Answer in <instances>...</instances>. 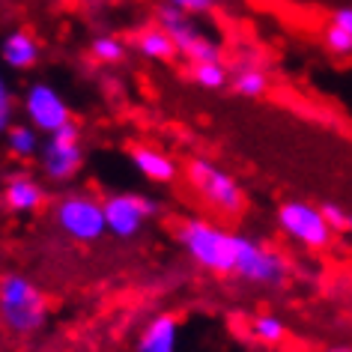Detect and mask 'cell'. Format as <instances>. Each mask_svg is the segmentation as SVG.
Segmentation results:
<instances>
[{
  "instance_id": "27",
  "label": "cell",
  "mask_w": 352,
  "mask_h": 352,
  "mask_svg": "<svg viewBox=\"0 0 352 352\" xmlns=\"http://www.w3.org/2000/svg\"><path fill=\"white\" fill-rule=\"evenodd\" d=\"M349 233H352V227H349Z\"/></svg>"
},
{
  "instance_id": "7",
  "label": "cell",
  "mask_w": 352,
  "mask_h": 352,
  "mask_svg": "<svg viewBox=\"0 0 352 352\" xmlns=\"http://www.w3.org/2000/svg\"><path fill=\"white\" fill-rule=\"evenodd\" d=\"M84 140H81V129L75 122H69L66 129L54 131V135H45L39 149V167L42 176L51 186H69L78 173L84 170Z\"/></svg>"
},
{
  "instance_id": "13",
  "label": "cell",
  "mask_w": 352,
  "mask_h": 352,
  "mask_svg": "<svg viewBox=\"0 0 352 352\" xmlns=\"http://www.w3.org/2000/svg\"><path fill=\"white\" fill-rule=\"evenodd\" d=\"M129 158H131V167H135L146 182H153V186H170L176 176H179V162L158 146L140 144L131 149Z\"/></svg>"
},
{
  "instance_id": "22",
  "label": "cell",
  "mask_w": 352,
  "mask_h": 352,
  "mask_svg": "<svg viewBox=\"0 0 352 352\" xmlns=\"http://www.w3.org/2000/svg\"><path fill=\"white\" fill-rule=\"evenodd\" d=\"M12 122H15V96H12L10 81L0 72V135H6Z\"/></svg>"
},
{
  "instance_id": "6",
  "label": "cell",
  "mask_w": 352,
  "mask_h": 352,
  "mask_svg": "<svg viewBox=\"0 0 352 352\" xmlns=\"http://www.w3.org/2000/svg\"><path fill=\"white\" fill-rule=\"evenodd\" d=\"M275 224L289 242L305 251H325L334 242V230L322 206L307 200H284L275 212Z\"/></svg>"
},
{
  "instance_id": "12",
  "label": "cell",
  "mask_w": 352,
  "mask_h": 352,
  "mask_svg": "<svg viewBox=\"0 0 352 352\" xmlns=\"http://www.w3.org/2000/svg\"><path fill=\"white\" fill-rule=\"evenodd\" d=\"M179 338H182L179 316L170 311H162L149 316L144 329L138 331L135 352H179Z\"/></svg>"
},
{
  "instance_id": "23",
  "label": "cell",
  "mask_w": 352,
  "mask_h": 352,
  "mask_svg": "<svg viewBox=\"0 0 352 352\" xmlns=\"http://www.w3.org/2000/svg\"><path fill=\"white\" fill-rule=\"evenodd\" d=\"M322 212H325V218H329L334 233H346L352 227V212H346V209L338 206V204H322Z\"/></svg>"
},
{
  "instance_id": "8",
  "label": "cell",
  "mask_w": 352,
  "mask_h": 352,
  "mask_svg": "<svg viewBox=\"0 0 352 352\" xmlns=\"http://www.w3.org/2000/svg\"><path fill=\"white\" fill-rule=\"evenodd\" d=\"M104 204V224H108V236L120 242H131L146 230V224L158 215V200L140 191H113V195L102 197Z\"/></svg>"
},
{
  "instance_id": "10",
  "label": "cell",
  "mask_w": 352,
  "mask_h": 352,
  "mask_svg": "<svg viewBox=\"0 0 352 352\" xmlns=\"http://www.w3.org/2000/svg\"><path fill=\"white\" fill-rule=\"evenodd\" d=\"M24 120L30 122L42 135H54L72 122V108H69L66 96L48 81H33L21 96Z\"/></svg>"
},
{
  "instance_id": "1",
  "label": "cell",
  "mask_w": 352,
  "mask_h": 352,
  "mask_svg": "<svg viewBox=\"0 0 352 352\" xmlns=\"http://www.w3.org/2000/svg\"><path fill=\"white\" fill-rule=\"evenodd\" d=\"M51 302L36 280L24 272L0 275V325L19 338H33L48 325Z\"/></svg>"
},
{
  "instance_id": "9",
  "label": "cell",
  "mask_w": 352,
  "mask_h": 352,
  "mask_svg": "<svg viewBox=\"0 0 352 352\" xmlns=\"http://www.w3.org/2000/svg\"><path fill=\"white\" fill-rule=\"evenodd\" d=\"M158 28H164L170 33L176 51L188 60V63H200V60H221V42L215 36H209L195 24V15L176 10V6L162 3L155 10Z\"/></svg>"
},
{
  "instance_id": "16",
  "label": "cell",
  "mask_w": 352,
  "mask_h": 352,
  "mask_svg": "<svg viewBox=\"0 0 352 352\" xmlns=\"http://www.w3.org/2000/svg\"><path fill=\"white\" fill-rule=\"evenodd\" d=\"M3 138H6V149H10V155L19 158V162H30V158H39L42 140H45V135L33 129L28 120H24V122H12L10 131H6Z\"/></svg>"
},
{
  "instance_id": "3",
  "label": "cell",
  "mask_w": 352,
  "mask_h": 352,
  "mask_svg": "<svg viewBox=\"0 0 352 352\" xmlns=\"http://www.w3.org/2000/svg\"><path fill=\"white\" fill-rule=\"evenodd\" d=\"M186 182L188 191L206 209H212L221 218H239L248 206L245 188L233 173H227L221 164H215L209 155H195L186 162Z\"/></svg>"
},
{
  "instance_id": "21",
  "label": "cell",
  "mask_w": 352,
  "mask_h": 352,
  "mask_svg": "<svg viewBox=\"0 0 352 352\" xmlns=\"http://www.w3.org/2000/svg\"><path fill=\"white\" fill-rule=\"evenodd\" d=\"M322 45L329 54L334 57H349L352 54V36L346 30H340V28H334V24H329L322 33Z\"/></svg>"
},
{
  "instance_id": "19",
  "label": "cell",
  "mask_w": 352,
  "mask_h": 352,
  "mask_svg": "<svg viewBox=\"0 0 352 352\" xmlns=\"http://www.w3.org/2000/svg\"><path fill=\"white\" fill-rule=\"evenodd\" d=\"M287 322L278 314H257L251 320V338L263 346H280L287 340Z\"/></svg>"
},
{
  "instance_id": "14",
  "label": "cell",
  "mask_w": 352,
  "mask_h": 352,
  "mask_svg": "<svg viewBox=\"0 0 352 352\" xmlns=\"http://www.w3.org/2000/svg\"><path fill=\"white\" fill-rule=\"evenodd\" d=\"M0 60H3V66L12 69V72H30L42 60V45L30 30L19 28L0 39Z\"/></svg>"
},
{
  "instance_id": "4",
  "label": "cell",
  "mask_w": 352,
  "mask_h": 352,
  "mask_svg": "<svg viewBox=\"0 0 352 352\" xmlns=\"http://www.w3.org/2000/svg\"><path fill=\"white\" fill-rule=\"evenodd\" d=\"M51 218L60 236L78 245H93L108 236V224H104V204L102 197L90 195V191L72 188L63 191L54 206H51Z\"/></svg>"
},
{
  "instance_id": "15",
  "label": "cell",
  "mask_w": 352,
  "mask_h": 352,
  "mask_svg": "<svg viewBox=\"0 0 352 352\" xmlns=\"http://www.w3.org/2000/svg\"><path fill=\"white\" fill-rule=\"evenodd\" d=\"M135 48L138 54L144 60H153V63H170V60L179 54L170 39V33H167L164 28H158V24H153V28H144L135 36Z\"/></svg>"
},
{
  "instance_id": "2",
  "label": "cell",
  "mask_w": 352,
  "mask_h": 352,
  "mask_svg": "<svg viewBox=\"0 0 352 352\" xmlns=\"http://www.w3.org/2000/svg\"><path fill=\"white\" fill-rule=\"evenodd\" d=\"M176 239L179 248L188 254V260L197 269L212 272V275H233L236 257V233L221 227L218 221L191 215L176 224Z\"/></svg>"
},
{
  "instance_id": "17",
  "label": "cell",
  "mask_w": 352,
  "mask_h": 352,
  "mask_svg": "<svg viewBox=\"0 0 352 352\" xmlns=\"http://www.w3.org/2000/svg\"><path fill=\"white\" fill-rule=\"evenodd\" d=\"M230 84H233V93L242 96V99H260L269 90V75L254 60H242L236 66V72L230 75Z\"/></svg>"
},
{
  "instance_id": "26",
  "label": "cell",
  "mask_w": 352,
  "mask_h": 352,
  "mask_svg": "<svg viewBox=\"0 0 352 352\" xmlns=\"http://www.w3.org/2000/svg\"><path fill=\"white\" fill-rule=\"evenodd\" d=\"M325 352H352V346L349 343H334V346H329Z\"/></svg>"
},
{
  "instance_id": "18",
  "label": "cell",
  "mask_w": 352,
  "mask_h": 352,
  "mask_svg": "<svg viewBox=\"0 0 352 352\" xmlns=\"http://www.w3.org/2000/svg\"><path fill=\"white\" fill-rule=\"evenodd\" d=\"M191 81L200 90L218 93L230 84V69L224 66V60H200V63H191Z\"/></svg>"
},
{
  "instance_id": "25",
  "label": "cell",
  "mask_w": 352,
  "mask_h": 352,
  "mask_svg": "<svg viewBox=\"0 0 352 352\" xmlns=\"http://www.w3.org/2000/svg\"><path fill=\"white\" fill-rule=\"evenodd\" d=\"M329 24H334V28H340V30H346L349 36H352V6H340V10H334Z\"/></svg>"
},
{
  "instance_id": "24",
  "label": "cell",
  "mask_w": 352,
  "mask_h": 352,
  "mask_svg": "<svg viewBox=\"0 0 352 352\" xmlns=\"http://www.w3.org/2000/svg\"><path fill=\"white\" fill-rule=\"evenodd\" d=\"M167 6H176V10L188 12V15H209L215 10V0H162Z\"/></svg>"
},
{
  "instance_id": "20",
  "label": "cell",
  "mask_w": 352,
  "mask_h": 352,
  "mask_svg": "<svg viewBox=\"0 0 352 352\" xmlns=\"http://www.w3.org/2000/svg\"><path fill=\"white\" fill-rule=\"evenodd\" d=\"M126 51H129V45L117 36V33H99V36L90 39V57L99 66L122 63V60H126Z\"/></svg>"
},
{
  "instance_id": "5",
  "label": "cell",
  "mask_w": 352,
  "mask_h": 352,
  "mask_svg": "<svg viewBox=\"0 0 352 352\" xmlns=\"http://www.w3.org/2000/svg\"><path fill=\"white\" fill-rule=\"evenodd\" d=\"M233 275L254 287H284L289 280V260L269 242L254 239V236L236 233V257Z\"/></svg>"
},
{
  "instance_id": "11",
  "label": "cell",
  "mask_w": 352,
  "mask_h": 352,
  "mask_svg": "<svg viewBox=\"0 0 352 352\" xmlns=\"http://www.w3.org/2000/svg\"><path fill=\"white\" fill-rule=\"evenodd\" d=\"M48 200V188L42 186V179L30 173H12L0 186V204L10 215H36Z\"/></svg>"
}]
</instances>
